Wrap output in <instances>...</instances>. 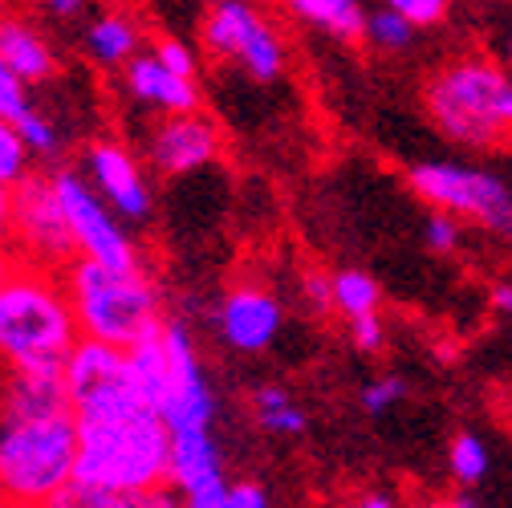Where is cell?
Segmentation results:
<instances>
[{
	"mask_svg": "<svg viewBox=\"0 0 512 508\" xmlns=\"http://www.w3.org/2000/svg\"><path fill=\"white\" fill-rule=\"evenodd\" d=\"M9 220H13V187L0 183V240L9 236Z\"/></svg>",
	"mask_w": 512,
	"mask_h": 508,
	"instance_id": "836d02e7",
	"label": "cell"
},
{
	"mask_svg": "<svg viewBox=\"0 0 512 508\" xmlns=\"http://www.w3.org/2000/svg\"><path fill=\"white\" fill-rule=\"evenodd\" d=\"M427 114L443 139L492 151L512 139V70L484 57L456 61L431 78Z\"/></svg>",
	"mask_w": 512,
	"mask_h": 508,
	"instance_id": "5b68a950",
	"label": "cell"
},
{
	"mask_svg": "<svg viewBox=\"0 0 512 508\" xmlns=\"http://www.w3.org/2000/svg\"><path fill=\"white\" fill-rule=\"evenodd\" d=\"M139 45H143V33L135 17H126V13H102L86 29V53L102 70H122L131 57H139Z\"/></svg>",
	"mask_w": 512,
	"mask_h": 508,
	"instance_id": "2e32d148",
	"label": "cell"
},
{
	"mask_svg": "<svg viewBox=\"0 0 512 508\" xmlns=\"http://www.w3.org/2000/svg\"><path fill=\"white\" fill-rule=\"evenodd\" d=\"M460 508H480V504L476 500H460Z\"/></svg>",
	"mask_w": 512,
	"mask_h": 508,
	"instance_id": "b9f144b4",
	"label": "cell"
},
{
	"mask_svg": "<svg viewBox=\"0 0 512 508\" xmlns=\"http://www.w3.org/2000/svg\"><path fill=\"white\" fill-rule=\"evenodd\" d=\"M488 464H492L488 443L476 431H460L452 439V448H447V472H452V480L464 484V488L480 484L488 476Z\"/></svg>",
	"mask_w": 512,
	"mask_h": 508,
	"instance_id": "44dd1931",
	"label": "cell"
},
{
	"mask_svg": "<svg viewBox=\"0 0 512 508\" xmlns=\"http://www.w3.org/2000/svg\"><path fill=\"white\" fill-rule=\"evenodd\" d=\"M0 17H5V9H0Z\"/></svg>",
	"mask_w": 512,
	"mask_h": 508,
	"instance_id": "7bdbcfd3",
	"label": "cell"
},
{
	"mask_svg": "<svg viewBox=\"0 0 512 508\" xmlns=\"http://www.w3.org/2000/svg\"><path fill=\"white\" fill-rule=\"evenodd\" d=\"M492 309H496L500 317H512V281H500V285L492 289Z\"/></svg>",
	"mask_w": 512,
	"mask_h": 508,
	"instance_id": "e575fe53",
	"label": "cell"
},
{
	"mask_svg": "<svg viewBox=\"0 0 512 508\" xmlns=\"http://www.w3.org/2000/svg\"><path fill=\"white\" fill-rule=\"evenodd\" d=\"M5 508H13V504H5Z\"/></svg>",
	"mask_w": 512,
	"mask_h": 508,
	"instance_id": "ee69618b",
	"label": "cell"
},
{
	"mask_svg": "<svg viewBox=\"0 0 512 508\" xmlns=\"http://www.w3.org/2000/svg\"><path fill=\"white\" fill-rule=\"evenodd\" d=\"M285 326V309L265 285H232L216 305L220 342L236 354H265Z\"/></svg>",
	"mask_w": 512,
	"mask_h": 508,
	"instance_id": "7c38bea8",
	"label": "cell"
},
{
	"mask_svg": "<svg viewBox=\"0 0 512 508\" xmlns=\"http://www.w3.org/2000/svg\"><path fill=\"white\" fill-rule=\"evenodd\" d=\"M61 277H66L82 338H98V342L131 350L155 330H163L167 322L159 281L151 277L147 265L114 269V265L78 257Z\"/></svg>",
	"mask_w": 512,
	"mask_h": 508,
	"instance_id": "277c9868",
	"label": "cell"
},
{
	"mask_svg": "<svg viewBox=\"0 0 512 508\" xmlns=\"http://www.w3.org/2000/svg\"><path fill=\"white\" fill-rule=\"evenodd\" d=\"M122 90L135 102L159 110V114H179V110H200V90L196 78H183L155 53H139L122 66Z\"/></svg>",
	"mask_w": 512,
	"mask_h": 508,
	"instance_id": "4fadbf2b",
	"label": "cell"
},
{
	"mask_svg": "<svg viewBox=\"0 0 512 508\" xmlns=\"http://www.w3.org/2000/svg\"><path fill=\"white\" fill-rule=\"evenodd\" d=\"M41 508H139V492H118L90 480H74L57 496H49Z\"/></svg>",
	"mask_w": 512,
	"mask_h": 508,
	"instance_id": "ffe728a7",
	"label": "cell"
},
{
	"mask_svg": "<svg viewBox=\"0 0 512 508\" xmlns=\"http://www.w3.org/2000/svg\"><path fill=\"white\" fill-rule=\"evenodd\" d=\"M407 183L431 208L468 216L492 236H512V187L496 171L468 163H415Z\"/></svg>",
	"mask_w": 512,
	"mask_h": 508,
	"instance_id": "8992f818",
	"label": "cell"
},
{
	"mask_svg": "<svg viewBox=\"0 0 512 508\" xmlns=\"http://www.w3.org/2000/svg\"><path fill=\"white\" fill-rule=\"evenodd\" d=\"M17 126H21V135L29 139V147H33L37 159H57L61 155V131L53 126V118H45L41 110H29Z\"/></svg>",
	"mask_w": 512,
	"mask_h": 508,
	"instance_id": "d4e9b609",
	"label": "cell"
},
{
	"mask_svg": "<svg viewBox=\"0 0 512 508\" xmlns=\"http://www.w3.org/2000/svg\"><path fill=\"white\" fill-rule=\"evenodd\" d=\"M29 110H33V102H29V86L5 66V61H0V118L21 122Z\"/></svg>",
	"mask_w": 512,
	"mask_h": 508,
	"instance_id": "4316f807",
	"label": "cell"
},
{
	"mask_svg": "<svg viewBox=\"0 0 512 508\" xmlns=\"http://www.w3.org/2000/svg\"><path fill=\"white\" fill-rule=\"evenodd\" d=\"M53 17H78L86 9V0H41Z\"/></svg>",
	"mask_w": 512,
	"mask_h": 508,
	"instance_id": "d590c367",
	"label": "cell"
},
{
	"mask_svg": "<svg viewBox=\"0 0 512 508\" xmlns=\"http://www.w3.org/2000/svg\"><path fill=\"white\" fill-rule=\"evenodd\" d=\"M216 155H220V126L204 110L163 114L143 139V159L151 163L155 175L200 171Z\"/></svg>",
	"mask_w": 512,
	"mask_h": 508,
	"instance_id": "8fae6325",
	"label": "cell"
},
{
	"mask_svg": "<svg viewBox=\"0 0 512 508\" xmlns=\"http://www.w3.org/2000/svg\"><path fill=\"white\" fill-rule=\"evenodd\" d=\"M220 496H224V492H212V496H196V500H187V508H220Z\"/></svg>",
	"mask_w": 512,
	"mask_h": 508,
	"instance_id": "f35d334b",
	"label": "cell"
},
{
	"mask_svg": "<svg viewBox=\"0 0 512 508\" xmlns=\"http://www.w3.org/2000/svg\"><path fill=\"white\" fill-rule=\"evenodd\" d=\"M0 508H5V504H0Z\"/></svg>",
	"mask_w": 512,
	"mask_h": 508,
	"instance_id": "f6af8a7d",
	"label": "cell"
},
{
	"mask_svg": "<svg viewBox=\"0 0 512 508\" xmlns=\"http://www.w3.org/2000/svg\"><path fill=\"white\" fill-rule=\"evenodd\" d=\"M378 301H382V293H378V281L370 277V273H362V269H342V273H334V309L346 317H362V313H378Z\"/></svg>",
	"mask_w": 512,
	"mask_h": 508,
	"instance_id": "d6986e66",
	"label": "cell"
},
{
	"mask_svg": "<svg viewBox=\"0 0 512 508\" xmlns=\"http://www.w3.org/2000/svg\"><path fill=\"white\" fill-rule=\"evenodd\" d=\"M301 289H305V297H309V305H313L317 313H330V309H334V277H330V273L309 269L305 281H301Z\"/></svg>",
	"mask_w": 512,
	"mask_h": 508,
	"instance_id": "1f68e13d",
	"label": "cell"
},
{
	"mask_svg": "<svg viewBox=\"0 0 512 508\" xmlns=\"http://www.w3.org/2000/svg\"><path fill=\"white\" fill-rule=\"evenodd\" d=\"M5 244L13 248L17 261L41 265L53 273H66L78 261V240L49 171L45 175L37 171L13 187V220H9Z\"/></svg>",
	"mask_w": 512,
	"mask_h": 508,
	"instance_id": "52a82bcc",
	"label": "cell"
},
{
	"mask_svg": "<svg viewBox=\"0 0 512 508\" xmlns=\"http://www.w3.org/2000/svg\"><path fill=\"white\" fill-rule=\"evenodd\" d=\"M366 41L378 45V49H387V53H399V49H407L415 41V25L403 13H395L391 5H382V9L366 13Z\"/></svg>",
	"mask_w": 512,
	"mask_h": 508,
	"instance_id": "603a6c76",
	"label": "cell"
},
{
	"mask_svg": "<svg viewBox=\"0 0 512 508\" xmlns=\"http://www.w3.org/2000/svg\"><path fill=\"white\" fill-rule=\"evenodd\" d=\"M281 5L289 17H297L301 25L317 29V33H330L342 41H354L366 33L362 0H281Z\"/></svg>",
	"mask_w": 512,
	"mask_h": 508,
	"instance_id": "e0dca14e",
	"label": "cell"
},
{
	"mask_svg": "<svg viewBox=\"0 0 512 508\" xmlns=\"http://www.w3.org/2000/svg\"><path fill=\"white\" fill-rule=\"evenodd\" d=\"M78 480L74 407L45 415H0V504L41 508Z\"/></svg>",
	"mask_w": 512,
	"mask_h": 508,
	"instance_id": "3957f363",
	"label": "cell"
},
{
	"mask_svg": "<svg viewBox=\"0 0 512 508\" xmlns=\"http://www.w3.org/2000/svg\"><path fill=\"white\" fill-rule=\"evenodd\" d=\"M415 508H460V500H423Z\"/></svg>",
	"mask_w": 512,
	"mask_h": 508,
	"instance_id": "ab89813d",
	"label": "cell"
},
{
	"mask_svg": "<svg viewBox=\"0 0 512 508\" xmlns=\"http://www.w3.org/2000/svg\"><path fill=\"white\" fill-rule=\"evenodd\" d=\"M403 395H407L403 378H399V374H382V378H370V383L362 387L358 403H362L366 415H387L395 403H403Z\"/></svg>",
	"mask_w": 512,
	"mask_h": 508,
	"instance_id": "cb8c5ba5",
	"label": "cell"
},
{
	"mask_svg": "<svg viewBox=\"0 0 512 508\" xmlns=\"http://www.w3.org/2000/svg\"><path fill=\"white\" fill-rule=\"evenodd\" d=\"M0 61L25 82V86H45L57 74V57L49 49V41L13 17H0Z\"/></svg>",
	"mask_w": 512,
	"mask_h": 508,
	"instance_id": "9a60e30c",
	"label": "cell"
},
{
	"mask_svg": "<svg viewBox=\"0 0 512 508\" xmlns=\"http://www.w3.org/2000/svg\"><path fill=\"white\" fill-rule=\"evenodd\" d=\"M57 196H61V208H66V220L74 228V240H78V257L86 261H102V265H114V269H135V265H147L143 261V248L135 244V236L126 232V220L94 192V183L74 171V167H53L49 171Z\"/></svg>",
	"mask_w": 512,
	"mask_h": 508,
	"instance_id": "ba28073f",
	"label": "cell"
},
{
	"mask_svg": "<svg viewBox=\"0 0 512 508\" xmlns=\"http://www.w3.org/2000/svg\"><path fill=\"white\" fill-rule=\"evenodd\" d=\"M78 415V480L147 492L171 484V427L143 399L131 370L74 403Z\"/></svg>",
	"mask_w": 512,
	"mask_h": 508,
	"instance_id": "6da1fadb",
	"label": "cell"
},
{
	"mask_svg": "<svg viewBox=\"0 0 512 508\" xmlns=\"http://www.w3.org/2000/svg\"><path fill=\"white\" fill-rule=\"evenodd\" d=\"M350 342L362 354H382V346H387V326H382V317L378 313L350 317Z\"/></svg>",
	"mask_w": 512,
	"mask_h": 508,
	"instance_id": "f1b7e54d",
	"label": "cell"
},
{
	"mask_svg": "<svg viewBox=\"0 0 512 508\" xmlns=\"http://www.w3.org/2000/svg\"><path fill=\"white\" fill-rule=\"evenodd\" d=\"M139 508H187V496L175 484H159V488L139 492Z\"/></svg>",
	"mask_w": 512,
	"mask_h": 508,
	"instance_id": "d6a6232c",
	"label": "cell"
},
{
	"mask_svg": "<svg viewBox=\"0 0 512 508\" xmlns=\"http://www.w3.org/2000/svg\"><path fill=\"white\" fill-rule=\"evenodd\" d=\"M151 53L163 61V66H171L175 74L196 78V53H191V45H183V41H175V37H163V41H155Z\"/></svg>",
	"mask_w": 512,
	"mask_h": 508,
	"instance_id": "f546056e",
	"label": "cell"
},
{
	"mask_svg": "<svg viewBox=\"0 0 512 508\" xmlns=\"http://www.w3.org/2000/svg\"><path fill=\"white\" fill-rule=\"evenodd\" d=\"M350 508H399V504H395L387 492H366V496H358Z\"/></svg>",
	"mask_w": 512,
	"mask_h": 508,
	"instance_id": "8d00e7d4",
	"label": "cell"
},
{
	"mask_svg": "<svg viewBox=\"0 0 512 508\" xmlns=\"http://www.w3.org/2000/svg\"><path fill=\"white\" fill-rule=\"evenodd\" d=\"M252 419H256V427H261V431L281 435V439L301 435L305 423H309L305 411H301V403L285 387H273V383L252 391Z\"/></svg>",
	"mask_w": 512,
	"mask_h": 508,
	"instance_id": "ac0fdd59",
	"label": "cell"
},
{
	"mask_svg": "<svg viewBox=\"0 0 512 508\" xmlns=\"http://www.w3.org/2000/svg\"><path fill=\"white\" fill-rule=\"evenodd\" d=\"M82 342L66 277L17 261L0 281V370L61 374Z\"/></svg>",
	"mask_w": 512,
	"mask_h": 508,
	"instance_id": "7a4b0ae2",
	"label": "cell"
},
{
	"mask_svg": "<svg viewBox=\"0 0 512 508\" xmlns=\"http://www.w3.org/2000/svg\"><path fill=\"white\" fill-rule=\"evenodd\" d=\"M460 236H464V228H460V220L452 212H439L435 208V216H427V224H423V244L431 252H439V257L456 252L460 248Z\"/></svg>",
	"mask_w": 512,
	"mask_h": 508,
	"instance_id": "484cf974",
	"label": "cell"
},
{
	"mask_svg": "<svg viewBox=\"0 0 512 508\" xmlns=\"http://www.w3.org/2000/svg\"><path fill=\"white\" fill-rule=\"evenodd\" d=\"M220 508H273L269 504V492L252 480H240V484H228L224 496H220Z\"/></svg>",
	"mask_w": 512,
	"mask_h": 508,
	"instance_id": "4dcf8cb0",
	"label": "cell"
},
{
	"mask_svg": "<svg viewBox=\"0 0 512 508\" xmlns=\"http://www.w3.org/2000/svg\"><path fill=\"white\" fill-rule=\"evenodd\" d=\"M17 265V257H13V248L5 244V240H0V281H5L9 277V269Z\"/></svg>",
	"mask_w": 512,
	"mask_h": 508,
	"instance_id": "74e56055",
	"label": "cell"
},
{
	"mask_svg": "<svg viewBox=\"0 0 512 508\" xmlns=\"http://www.w3.org/2000/svg\"><path fill=\"white\" fill-rule=\"evenodd\" d=\"M33 159L37 155L29 139L21 135V126L13 118H0V183H9V187L25 183L33 175Z\"/></svg>",
	"mask_w": 512,
	"mask_h": 508,
	"instance_id": "7402d4cb",
	"label": "cell"
},
{
	"mask_svg": "<svg viewBox=\"0 0 512 508\" xmlns=\"http://www.w3.org/2000/svg\"><path fill=\"white\" fill-rule=\"evenodd\" d=\"M204 45L256 78L277 82L285 70V41L281 33L256 13L248 0H216V9L204 21Z\"/></svg>",
	"mask_w": 512,
	"mask_h": 508,
	"instance_id": "9c48e42d",
	"label": "cell"
},
{
	"mask_svg": "<svg viewBox=\"0 0 512 508\" xmlns=\"http://www.w3.org/2000/svg\"><path fill=\"white\" fill-rule=\"evenodd\" d=\"M171 484L187 500L212 496V492L228 488L212 431H204V435H171Z\"/></svg>",
	"mask_w": 512,
	"mask_h": 508,
	"instance_id": "5bb4252c",
	"label": "cell"
},
{
	"mask_svg": "<svg viewBox=\"0 0 512 508\" xmlns=\"http://www.w3.org/2000/svg\"><path fill=\"white\" fill-rule=\"evenodd\" d=\"M382 5H391L395 13H403L415 29H427V25H439L452 9V0H382Z\"/></svg>",
	"mask_w": 512,
	"mask_h": 508,
	"instance_id": "83f0119b",
	"label": "cell"
},
{
	"mask_svg": "<svg viewBox=\"0 0 512 508\" xmlns=\"http://www.w3.org/2000/svg\"><path fill=\"white\" fill-rule=\"evenodd\" d=\"M82 175L94 183V192L126 220L143 224L151 216V183L143 171V159L118 143V139H94L82 151Z\"/></svg>",
	"mask_w": 512,
	"mask_h": 508,
	"instance_id": "30bf717a",
	"label": "cell"
},
{
	"mask_svg": "<svg viewBox=\"0 0 512 508\" xmlns=\"http://www.w3.org/2000/svg\"><path fill=\"white\" fill-rule=\"evenodd\" d=\"M504 66L512 70V29H508V37H504Z\"/></svg>",
	"mask_w": 512,
	"mask_h": 508,
	"instance_id": "60d3db41",
	"label": "cell"
}]
</instances>
